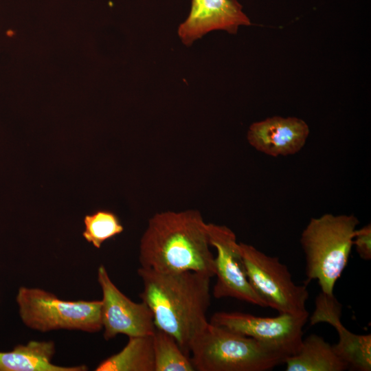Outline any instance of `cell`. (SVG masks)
<instances>
[{"instance_id":"5bb4252c","label":"cell","mask_w":371,"mask_h":371,"mask_svg":"<svg viewBox=\"0 0 371 371\" xmlns=\"http://www.w3.org/2000/svg\"><path fill=\"white\" fill-rule=\"evenodd\" d=\"M286 371H343L348 365L337 355L333 346L322 337L311 334L302 340L297 353L284 362Z\"/></svg>"},{"instance_id":"6da1fadb","label":"cell","mask_w":371,"mask_h":371,"mask_svg":"<svg viewBox=\"0 0 371 371\" xmlns=\"http://www.w3.org/2000/svg\"><path fill=\"white\" fill-rule=\"evenodd\" d=\"M139 297L150 308L155 327L171 335L185 354L195 335L208 322L210 278L195 272L161 273L140 267Z\"/></svg>"},{"instance_id":"52a82bcc","label":"cell","mask_w":371,"mask_h":371,"mask_svg":"<svg viewBox=\"0 0 371 371\" xmlns=\"http://www.w3.org/2000/svg\"><path fill=\"white\" fill-rule=\"evenodd\" d=\"M308 317L285 313L265 317L237 311H219L212 315L210 323L280 349L290 356L300 348L302 329Z\"/></svg>"},{"instance_id":"5b68a950","label":"cell","mask_w":371,"mask_h":371,"mask_svg":"<svg viewBox=\"0 0 371 371\" xmlns=\"http://www.w3.org/2000/svg\"><path fill=\"white\" fill-rule=\"evenodd\" d=\"M19 315L33 330H78L97 333L102 330L101 300H64L38 287L21 286L16 295Z\"/></svg>"},{"instance_id":"3957f363","label":"cell","mask_w":371,"mask_h":371,"mask_svg":"<svg viewBox=\"0 0 371 371\" xmlns=\"http://www.w3.org/2000/svg\"><path fill=\"white\" fill-rule=\"evenodd\" d=\"M287 357L280 349L210 322L195 335L190 347L196 371H265Z\"/></svg>"},{"instance_id":"7c38bea8","label":"cell","mask_w":371,"mask_h":371,"mask_svg":"<svg viewBox=\"0 0 371 371\" xmlns=\"http://www.w3.org/2000/svg\"><path fill=\"white\" fill-rule=\"evenodd\" d=\"M309 132L308 125L300 118L274 116L251 124L247 138L256 150L276 157L301 150Z\"/></svg>"},{"instance_id":"2e32d148","label":"cell","mask_w":371,"mask_h":371,"mask_svg":"<svg viewBox=\"0 0 371 371\" xmlns=\"http://www.w3.org/2000/svg\"><path fill=\"white\" fill-rule=\"evenodd\" d=\"M152 339L155 371H194L190 357L183 352L174 337L155 328Z\"/></svg>"},{"instance_id":"8992f818","label":"cell","mask_w":371,"mask_h":371,"mask_svg":"<svg viewBox=\"0 0 371 371\" xmlns=\"http://www.w3.org/2000/svg\"><path fill=\"white\" fill-rule=\"evenodd\" d=\"M239 249L247 278L267 307L279 313L308 317V291L306 285L295 284L286 265L253 245L239 243Z\"/></svg>"},{"instance_id":"4fadbf2b","label":"cell","mask_w":371,"mask_h":371,"mask_svg":"<svg viewBox=\"0 0 371 371\" xmlns=\"http://www.w3.org/2000/svg\"><path fill=\"white\" fill-rule=\"evenodd\" d=\"M56 353L52 340H31L12 350L0 351V371H86L85 365L62 366L52 361Z\"/></svg>"},{"instance_id":"ac0fdd59","label":"cell","mask_w":371,"mask_h":371,"mask_svg":"<svg viewBox=\"0 0 371 371\" xmlns=\"http://www.w3.org/2000/svg\"><path fill=\"white\" fill-rule=\"evenodd\" d=\"M352 245L360 258L365 260L371 259V225L370 223L356 229Z\"/></svg>"},{"instance_id":"277c9868","label":"cell","mask_w":371,"mask_h":371,"mask_svg":"<svg viewBox=\"0 0 371 371\" xmlns=\"http://www.w3.org/2000/svg\"><path fill=\"white\" fill-rule=\"evenodd\" d=\"M359 221L353 214H324L311 218L302 232L307 280H317L321 292L332 295L346 268Z\"/></svg>"},{"instance_id":"7a4b0ae2","label":"cell","mask_w":371,"mask_h":371,"mask_svg":"<svg viewBox=\"0 0 371 371\" xmlns=\"http://www.w3.org/2000/svg\"><path fill=\"white\" fill-rule=\"evenodd\" d=\"M207 223L201 213L167 211L151 217L139 244L140 267L161 273L195 271L215 276Z\"/></svg>"},{"instance_id":"9c48e42d","label":"cell","mask_w":371,"mask_h":371,"mask_svg":"<svg viewBox=\"0 0 371 371\" xmlns=\"http://www.w3.org/2000/svg\"><path fill=\"white\" fill-rule=\"evenodd\" d=\"M101 288V319L103 337L109 341L122 334L129 337L150 335L155 331L153 315L144 302H135L125 295L111 280L103 265L98 269Z\"/></svg>"},{"instance_id":"8fae6325","label":"cell","mask_w":371,"mask_h":371,"mask_svg":"<svg viewBox=\"0 0 371 371\" xmlns=\"http://www.w3.org/2000/svg\"><path fill=\"white\" fill-rule=\"evenodd\" d=\"M341 305L334 295L320 293L315 300V309L310 317L311 325L326 322L337 330L339 341L333 345L337 355L348 365V370L370 371L371 335H357L348 330L341 322Z\"/></svg>"},{"instance_id":"ba28073f","label":"cell","mask_w":371,"mask_h":371,"mask_svg":"<svg viewBox=\"0 0 371 371\" xmlns=\"http://www.w3.org/2000/svg\"><path fill=\"white\" fill-rule=\"evenodd\" d=\"M207 231L210 245L216 250L214 257L216 282L213 296L216 299L232 297L267 307L247 278L234 232L225 225L213 223H207Z\"/></svg>"},{"instance_id":"30bf717a","label":"cell","mask_w":371,"mask_h":371,"mask_svg":"<svg viewBox=\"0 0 371 371\" xmlns=\"http://www.w3.org/2000/svg\"><path fill=\"white\" fill-rule=\"evenodd\" d=\"M250 25L237 0H192L190 12L179 25L178 35L184 45H190L211 31L235 34L240 26Z\"/></svg>"},{"instance_id":"e0dca14e","label":"cell","mask_w":371,"mask_h":371,"mask_svg":"<svg viewBox=\"0 0 371 371\" xmlns=\"http://www.w3.org/2000/svg\"><path fill=\"white\" fill-rule=\"evenodd\" d=\"M84 224L83 237L98 249L106 240L124 231V227L117 216L109 210H100L86 215Z\"/></svg>"},{"instance_id":"9a60e30c","label":"cell","mask_w":371,"mask_h":371,"mask_svg":"<svg viewBox=\"0 0 371 371\" xmlns=\"http://www.w3.org/2000/svg\"><path fill=\"white\" fill-rule=\"evenodd\" d=\"M96 371H155L152 335L129 337L118 352L101 361Z\"/></svg>"}]
</instances>
